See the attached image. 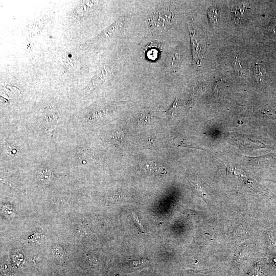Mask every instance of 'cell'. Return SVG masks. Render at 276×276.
<instances>
[{"label":"cell","mask_w":276,"mask_h":276,"mask_svg":"<svg viewBox=\"0 0 276 276\" xmlns=\"http://www.w3.org/2000/svg\"><path fill=\"white\" fill-rule=\"evenodd\" d=\"M6 152L7 154L13 155L16 153L17 149L15 146L9 145L6 147Z\"/></svg>","instance_id":"4fadbf2b"},{"label":"cell","mask_w":276,"mask_h":276,"mask_svg":"<svg viewBox=\"0 0 276 276\" xmlns=\"http://www.w3.org/2000/svg\"><path fill=\"white\" fill-rule=\"evenodd\" d=\"M188 28L191 37L193 63L197 67H199L202 61L199 44L197 39L196 33L192 23L189 22L188 24Z\"/></svg>","instance_id":"7a4b0ae2"},{"label":"cell","mask_w":276,"mask_h":276,"mask_svg":"<svg viewBox=\"0 0 276 276\" xmlns=\"http://www.w3.org/2000/svg\"><path fill=\"white\" fill-rule=\"evenodd\" d=\"M234 67L236 72L238 74L239 76H242L243 74V70H242V67L241 65V63L239 60V59L237 58H236L235 61L234 62Z\"/></svg>","instance_id":"7c38bea8"},{"label":"cell","mask_w":276,"mask_h":276,"mask_svg":"<svg viewBox=\"0 0 276 276\" xmlns=\"http://www.w3.org/2000/svg\"><path fill=\"white\" fill-rule=\"evenodd\" d=\"M150 114L149 113H141L138 119V122L140 124H145L148 123L150 120Z\"/></svg>","instance_id":"8fae6325"},{"label":"cell","mask_w":276,"mask_h":276,"mask_svg":"<svg viewBox=\"0 0 276 276\" xmlns=\"http://www.w3.org/2000/svg\"><path fill=\"white\" fill-rule=\"evenodd\" d=\"M178 107V99L176 97L173 103L172 104L169 109L166 111L167 114L170 116H174L177 109Z\"/></svg>","instance_id":"9c48e42d"},{"label":"cell","mask_w":276,"mask_h":276,"mask_svg":"<svg viewBox=\"0 0 276 276\" xmlns=\"http://www.w3.org/2000/svg\"><path fill=\"white\" fill-rule=\"evenodd\" d=\"M254 71V75L256 79L261 81L266 74V70L264 66L261 64L256 63Z\"/></svg>","instance_id":"52a82bcc"},{"label":"cell","mask_w":276,"mask_h":276,"mask_svg":"<svg viewBox=\"0 0 276 276\" xmlns=\"http://www.w3.org/2000/svg\"><path fill=\"white\" fill-rule=\"evenodd\" d=\"M157 43H151L147 48V56L150 60H155L159 55V49Z\"/></svg>","instance_id":"8992f818"},{"label":"cell","mask_w":276,"mask_h":276,"mask_svg":"<svg viewBox=\"0 0 276 276\" xmlns=\"http://www.w3.org/2000/svg\"><path fill=\"white\" fill-rule=\"evenodd\" d=\"M180 60V51L177 48L169 56L166 63L171 68L175 69L178 66Z\"/></svg>","instance_id":"277c9868"},{"label":"cell","mask_w":276,"mask_h":276,"mask_svg":"<svg viewBox=\"0 0 276 276\" xmlns=\"http://www.w3.org/2000/svg\"><path fill=\"white\" fill-rule=\"evenodd\" d=\"M143 168L145 171L154 176H162L167 174V169L155 162H146L143 165Z\"/></svg>","instance_id":"3957f363"},{"label":"cell","mask_w":276,"mask_h":276,"mask_svg":"<svg viewBox=\"0 0 276 276\" xmlns=\"http://www.w3.org/2000/svg\"><path fill=\"white\" fill-rule=\"evenodd\" d=\"M132 214L134 221H135V223L137 224V226L139 227L140 229L143 230V227L137 215L134 212H132Z\"/></svg>","instance_id":"5bb4252c"},{"label":"cell","mask_w":276,"mask_h":276,"mask_svg":"<svg viewBox=\"0 0 276 276\" xmlns=\"http://www.w3.org/2000/svg\"><path fill=\"white\" fill-rule=\"evenodd\" d=\"M173 16L169 5H159L150 15L149 24L151 29L156 33L167 31L171 26Z\"/></svg>","instance_id":"6da1fadb"},{"label":"cell","mask_w":276,"mask_h":276,"mask_svg":"<svg viewBox=\"0 0 276 276\" xmlns=\"http://www.w3.org/2000/svg\"><path fill=\"white\" fill-rule=\"evenodd\" d=\"M37 177L42 182L47 183L51 180L52 173L50 169H43L37 172Z\"/></svg>","instance_id":"5b68a950"},{"label":"cell","mask_w":276,"mask_h":276,"mask_svg":"<svg viewBox=\"0 0 276 276\" xmlns=\"http://www.w3.org/2000/svg\"><path fill=\"white\" fill-rule=\"evenodd\" d=\"M111 139L117 144H121L123 143L124 140V134L121 131H116L113 133Z\"/></svg>","instance_id":"30bf717a"},{"label":"cell","mask_w":276,"mask_h":276,"mask_svg":"<svg viewBox=\"0 0 276 276\" xmlns=\"http://www.w3.org/2000/svg\"><path fill=\"white\" fill-rule=\"evenodd\" d=\"M218 11L216 8L210 7L208 10V16L210 23L212 26H214L217 22Z\"/></svg>","instance_id":"ba28073f"}]
</instances>
